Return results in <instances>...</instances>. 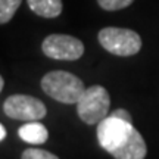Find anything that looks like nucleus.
<instances>
[{
  "instance_id": "4468645a",
  "label": "nucleus",
  "mask_w": 159,
  "mask_h": 159,
  "mask_svg": "<svg viewBox=\"0 0 159 159\" xmlns=\"http://www.w3.org/2000/svg\"><path fill=\"white\" fill-rule=\"evenodd\" d=\"M5 137H6V130H5V127L0 124V142H2Z\"/></svg>"
},
{
  "instance_id": "7ed1b4c3",
  "label": "nucleus",
  "mask_w": 159,
  "mask_h": 159,
  "mask_svg": "<svg viewBox=\"0 0 159 159\" xmlns=\"http://www.w3.org/2000/svg\"><path fill=\"white\" fill-rule=\"evenodd\" d=\"M103 49L115 56H134L142 49V39L136 31L128 28L106 27L97 34Z\"/></svg>"
},
{
  "instance_id": "423d86ee",
  "label": "nucleus",
  "mask_w": 159,
  "mask_h": 159,
  "mask_svg": "<svg viewBox=\"0 0 159 159\" xmlns=\"http://www.w3.org/2000/svg\"><path fill=\"white\" fill-rule=\"evenodd\" d=\"M133 124H128L122 119L109 115L103 118L97 125V140L108 153H112L115 149L119 148L124 140L128 137Z\"/></svg>"
},
{
  "instance_id": "f03ea898",
  "label": "nucleus",
  "mask_w": 159,
  "mask_h": 159,
  "mask_svg": "<svg viewBox=\"0 0 159 159\" xmlns=\"http://www.w3.org/2000/svg\"><path fill=\"white\" fill-rule=\"evenodd\" d=\"M111 96L102 85H91L85 89L77 102V114L80 119L89 125L99 124L109 114Z\"/></svg>"
},
{
  "instance_id": "2eb2a0df",
  "label": "nucleus",
  "mask_w": 159,
  "mask_h": 159,
  "mask_svg": "<svg viewBox=\"0 0 159 159\" xmlns=\"http://www.w3.org/2000/svg\"><path fill=\"white\" fill-rule=\"evenodd\" d=\"M3 85H5V80H3V77L0 75V93H2V90H3Z\"/></svg>"
},
{
  "instance_id": "1a4fd4ad",
  "label": "nucleus",
  "mask_w": 159,
  "mask_h": 159,
  "mask_svg": "<svg viewBox=\"0 0 159 159\" xmlns=\"http://www.w3.org/2000/svg\"><path fill=\"white\" fill-rule=\"evenodd\" d=\"M28 7L43 18H56L62 12V0H27Z\"/></svg>"
},
{
  "instance_id": "9b49d317",
  "label": "nucleus",
  "mask_w": 159,
  "mask_h": 159,
  "mask_svg": "<svg viewBox=\"0 0 159 159\" xmlns=\"http://www.w3.org/2000/svg\"><path fill=\"white\" fill-rule=\"evenodd\" d=\"M134 0H97L99 6L105 9V11H121V9H125L133 3Z\"/></svg>"
},
{
  "instance_id": "0eeeda50",
  "label": "nucleus",
  "mask_w": 159,
  "mask_h": 159,
  "mask_svg": "<svg viewBox=\"0 0 159 159\" xmlns=\"http://www.w3.org/2000/svg\"><path fill=\"white\" fill-rule=\"evenodd\" d=\"M111 155L116 159H143L148 155L146 142L142 137V134L133 127L124 143L115 149Z\"/></svg>"
},
{
  "instance_id": "f8f14e48",
  "label": "nucleus",
  "mask_w": 159,
  "mask_h": 159,
  "mask_svg": "<svg viewBox=\"0 0 159 159\" xmlns=\"http://www.w3.org/2000/svg\"><path fill=\"white\" fill-rule=\"evenodd\" d=\"M22 159H57L55 153H50L47 150H41V149H27L24 150L21 155Z\"/></svg>"
},
{
  "instance_id": "6e6552de",
  "label": "nucleus",
  "mask_w": 159,
  "mask_h": 159,
  "mask_svg": "<svg viewBox=\"0 0 159 159\" xmlns=\"http://www.w3.org/2000/svg\"><path fill=\"white\" fill-rule=\"evenodd\" d=\"M18 134L24 142L31 143V144H41V143H46L49 139L47 128L37 121H28V124L22 125L18 130Z\"/></svg>"
},
{
  "instance_id": "9d476101",
  "label": "nucleus",
  "mask_w": 159,
  "mask_h": 159,
  "mask_svg": "<svg viewBox=\"0 0 159 159\" xmlns=\"http://www.w3.org/2000/svg\"><path fill=\"white\" fill-rule=\"evenodd\" d=\"M21 2L22 0H0V24H7L11 21L21 6Z\"/></svg>"
},
{
  "instance_id": "20e7f679",
  "label": "nucleus",
  "mask_w": 159,
  "mask_h": 159,
  "mask_svg": "<svg viewBox=\"0 0 159 159\" xmlns=\"http://www.w3.org/2000/svg\"><path fill=\"white\" fill-rule=\"evenodd\" d=\"M41 50L56 61H77L84 55L83 41L68 34H50L43 40Z\"/></svg>"
},
{
  "instance_id": "39448f33",
  "label": "nucleus",
  "mask_w": 159,
  "mask_h": 159,
  "mask_svg": "<svg viewBox=\"0 0 159 159\" xmlns=\"http://www.w3.org/2000/svg\"><path fill=\"white\" fill-rule=\"evenodd\" d=\"M5 114L12 119L19 121H39L47 114L44 103L40 99L27 94H12L5 100Z\"/></svg>"
},
{
  "instance_id": "ddd939ff",
  "label": "nucleus",
  "mask_w": 159,
  "mask_h": 159,
  "mask_svg": "<svg viewBox=\"0 0 159 159\" xmlns=\"http://www.w3.org/2000/svg\"><path fill=\"white\" fill-rule=\"evenodd\" d=\"M111 115H112V116H115V118L122 119V121L128 122V124H133V119H131V114L128 112V111H125V109H116V111H114V112H112Z\"/></svg>"
},
{
  "instance_id": "f257e3e1",
  "label": "nucleus",
  "mask_w": 159,
  "mask_h": 159,
  "mask_svg": "<svg viewBox=\"0 0 159 159\" xmlns=\"http://www.w3.org/2000/svg\"><path fill=\"white\" fill-rule=\"evenodd\" d=\"M41 89L52 99L66 105H77L85 90L84 83L68 71L47 72L41 80Z\"/></svg>"
}]
</instances>
